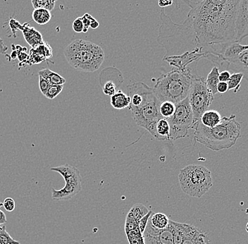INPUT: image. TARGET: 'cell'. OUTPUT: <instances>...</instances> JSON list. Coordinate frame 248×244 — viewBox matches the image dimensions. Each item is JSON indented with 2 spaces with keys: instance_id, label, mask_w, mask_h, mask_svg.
I'll list each match as a JSON object with an SVG mask.
<instances>
[{
  "instance_id": "33",
  "label": "cell",
  "mask_w": 248,
  "mask_h": 244,
  "mask_svg": "<svg viewBox=\"0 0 248 244\" xmlns=\"http://www.w3.org/2000/svg\"><path fill=\"white\" fill-rule=\"evenodd\" d=\"M15 201L13 198H7L4 199V203H3V207L4 209L7 211V212H12L15 211Z\"/></svg>"
},
{
  "instance_id": "36",
  "label": "cell",
  "mask_w": 248,
  "mask_h": 244,
  "mask_svg": "<svg viewBox=\"0 0 248 244\" xmlns=\"http://www.w3.org/2000/svg\"><path fill=\"white\" fill-rule=\"evenodd\" d=\"M228 91H229L228 83L219 81V83L217 85V92L221 93V94H224V93H226Z\"/></svg>"
},
{
  "instance_id": "11",
  "label": "cell",
  "mask_w": 248,
  "mask_h": 244,
  "mask_svg": "<svg viewBox=\"0 0 248 244\" xmlns=\"http://www.w3.org/2000/svg\"><path fill=\"white\" fill-rule=\"evenodd\" d=\"M248 37V0H240L235 21V41Z\"/></svg>"
},
{
  "instance_id": "30",
  "label": "cell",
  "mask_w": 248,
  "mask_h": 244,
  "mask_svg": "<svg viewBox=\"0 0 248 244\" xmlns=\"http://www.w3.org/2000/svg\"><path fill=\"white\" fill-rule=\"evenodd\" d=\"M152 214H153V212L150 211L146 215L144 216L142 218H141L140 220H139V229L142 234H143L144 231H145V229H146L147 224H148L149 220H150Z\"/></svg>"
},
{
  "instance_id": "41",
  "label": "cell",
  "mask_w": 248,
  "mask_h": 244,
  "mask_svg": "<svg viewBox=\"0 0 248 244\" xmlns=\"http://www.w3.org/2000/svg\"><path fill=\"white\" fill-rule=\"evenodd\" d=\"M1 206H3V203H1V202H0V208H1Z\"/></svg>"
},
{
  "instance_id": "32",
  "label": "cell",
  "mask_w": 248,
  "mask_h": 244,
  "mask_svg": "<svg viewBox=\"0 0 248 244\" xmlns=\"http://www.w3.org/2000/svg\"><path fill=\"white\" fill-rule=\"evenodd\" d=\"M72 28L73 30L75 31L76 33H83L85 28L81 20V17H78V18L74 20V22H73Z\"/></svg>"
},
{
  "instance_id": "4",
  "label": "cell",
  "mask_w": 248,
  "mask_h": 244,
  "mask_svg": "<svg viewBox=\"0 0 248 244\" xmlns=\"http://www.w3.org/2000/svg\"><path fill=\"white\" fill-rule=\"evenodd\" d=\"M197 74H193L191 68L185 71L173 69L156 79L153 89L161 102L170 101L176 104L188 96L192 79Z\"/></svg>"
},
{
  "instance_id": "22",
  "label": "cell",
  "mask_w": 248,
  "mask_h": 244,
  "mask_svg": "<svg viewBox=\"0 0 248 244\" xmlns=\"http://www.w3.org/2000/svg\"><path fill=\"white\" fill-rule=\"evenodd\" d=\"M148 208L144 205L141 203H137L135 204L134 206L132 207L131 209L130 210L128 214L131 216L132 217L139 222L141 218L146 215L149 212Z\"/></svg>"
},
{
  "instance_id": "16",
  "label": "cell",
  "mask_w": 248,
  "mask_h": 244,
  "mask_svg": "<svg viewBox=\"0 0 248 244\" xmlns=\"http://www.w3.org/2000/svg\"><path fill=\"white\" fill-rule=\"evenodd\" d=\"M221 119L222 117H221V114L216 110H208L205 113H203L200 121L204 127L213 128L220 124Z\"/></svg>"
},
{
  "instance_id": "21",
  "label": "cell",
  "mask_w": 248,
  "mask_h": 244,
  "mask_svg": "<svg viewBox=\"0 0 248 244\" xmlns=\"http://www.w3.org/2000/svg\"><path fill=\"white\" fill-rule=\"evenodd\" d=\"M150 222L155 228L157 229H164L169 226L170 219L165 214L158 212L153 214L150 217Z\"/></svg>"
},
{
  "instance_id": "9",
  "label": "cell",
  "mask_w": 248,
  "mask_h": 244,
  "mask_svg": "<svg viewBox=\"0 0 248 244\" xmlns=\"http://www.w3.org/2000/svg\"><path fill=\"white\" fill-rule=\"evenodd\" d=\"M170 126V141L184 138L193 125V114L188 97L176 104V110L170 117L167 119Z\"/></svg>"
},
{
  "instance_id": "15",
  "label": "cell",
  "mask_w": 248,
  "mask_h": 244,
  "mask_svg": "<svg viewBox=\"0 0 248 244\" xmlns=\"http://www.w3.org/2000/svg\"><path fill=\"white\" fill-rule=\"evenodd\" d=\"M110 102H111V106L116 110H124V109L129 107L131 98L128 95L119 90L111 96Z\"/></svg>"
},
{
  "instance_id": "38",
  "label": "cell",
  "mask_w": 248,
  "mask_h": 244,
  "mask_svg": "<svg viewBox=\"0 0 248 244\" xmlns=\"http://www.w3.org/2000/svg\"><path fill=\"white\" fill-rule=\"evenodd\" d=\"M7 220L6 214H4L2 211L0 210V225H4V224L7 223Z\"/></svg>"
},
{
  "instance_id": "42",
  "label": "cell",
  "mask_w": 248,
  "mask_h": 244,
  "mask_svg": "<svg viewBox=\"0 0 248 244\" xmlns=\"http://www.w3.org/2000/svg\"><path fill=\"white\" fill-rule=\"evenodd\" d=\"M246 50H247V49H248V45H247V46H246Z\"/></svg>"
},
{
  "instance_id": "17",
  "label": "cell",
  "mask_w": 248,
  "mask_h": 244,
  "mask_svg": "<svg viewBox=\"0 0 248 244\" xmlns=\"http://www.w3.org/2000/svg\"><path fill=\"white\" fill-rule=\"evenodd\" d=\"M38 74L40 77L46 79L51 85H64L66 81L64 78L49 69L40 70Z\"/></svg>"
},
{
  "instance_id": "25",
  "label": "cell",
  "mask_w": 248,
  "mask_h": 244,
  "mask_svg": "<svg viewBox=\"0 0 248 244\" xmlns=\"http://www.w3.org/2000/svg\"><path fill=\"white\" fill-rule=\"evenodd\" d=\"M129 244H145L143 234L140 232L139 228L125 233Z\"/></svg>"
},
{
  "instance_id": "35",
  "label": "cell",
  "mask_w": 248,
  "mask_h": 244,
  "mask_svg": "<svg viewBox=\"0 0 248 244\" xmlns=\"http://www.w3.org/2000/svg\"><path fill=\"white\" fill-rule=\"evenodd\" d=\"M230 71L228 70H224V71H221L219 73V76H218V79H219L220 82H226L227 83L229 81V79L231 77Z\"/></svg>"
},
{
  "instance_id": "14",
  "label": "cell",
  "mask_w": 248,
  "mask_h": 244,
  "mask_svg": "<svg viewBox=\"0 0 248 244\" xmlns=\"http://www.w3.org/2000/svg\"><path fill=\"white\" fill-rule=\"evenodd\" d=\"M22 26L23 29H21V30L22 31L25 40L32 48H37L44 43L43 35L36 29L31 27L29 25Z\"/></svg>"
},
{
  "instance_id": "23",
  "label": "cell",
  "mask_w": 248,
  "mask_h": 244,
  "mask_svg": "<svg viewBox=\"0 0 248 244\" xmlns=\"http://www.w3.org/2000/svg\"><path fill=\"white\" fill-rule=\"evenodd\" d=\"M176 104L170 101H164L159 105V113L164 119H168L174 113Z\"/></svg>"
},
{
  "instance_id": "40",
  "label": "cell",
  "mask_w": 248,
  "mask_h": 244,
  "mask_svg": "<svg viewBox=\"0 0 248 244\" xmlns=\"http://www.w3.org/2000/svg\"><path fill=\"white\" fill-rule=\"evenodd\" d=\"M246 231H247V232L248 233V222L247 225H246Z\"/></svg>"
},
{
  "instance_id": "29",
  "label": "cell",
  "mask_w": 248,
  "mask_h": 244,
  "mask_svg": "<svg viewBox=\"0 0 248 244\" xmlns=\"http://www.w3.org/2000/svg\"><path fill=\"white\" fill-rule=\"evenodd\" d=\"M102 91L106 96H113L116 92L115 83L112 81H107L102 87Z\"/></svg>"
},
{
  "instance_id": "20",
  "label": "cell",
  "mask_w": 248,
  "mask_h": 244,
  "mask_svg": "<svg viewBox=\"0 0 248 244\" xmlns=\"http://www.w3.org/2000/svg\"><path fill=\"white\" fill-rule=\"evenodd\" d=\"M52 18L51 12L46 9H34L32 14V18L38 25H46L49 23Z\"/></svg>"
},
{
  "instance_id": "24",
  "label": "cell",
  "mask_w": 248,
  "mask_h": 244,
  "mask_svg": "<svg viewBox=\"0 0 248 244\" xmlns=\"http://www.w3.org/2000/svg\"><path fill=\"white\" fill-rule=\"evenodd\" d=\"M243 79L242 73L234 72L231 75L230 79L227 82L229 91H233L234 93H237L240 91V84Z\"/></svg>"
},
{
  "instance_id": "31",
  "label": "cell",
  "mask_w": 248,
  "mask_h": 244,
  "mask_svg": "<svg viewBox=\"0 0 248 244\" xmlns=\"http://www.w3.org/2000/svg\"><path fill=\"white\" fill-rule=\"evenodd\" d=\"M50 85L51 84L46 79L39 76V88H40V91L43 93V96H46V92H47Z\"/></svg>"
},
{
  "instance_id": "3",
  "label": "cell",
  "mask_w": 248,
  "mask_h": 244,
  "mask_svg": "<svg viewBox=\"0 0 248 244\" xmlns=\"http://www.w3.org/2000/svg\"><path fill=\"white\" fill-rule=\"evenodd\" d=\"M192 129L195 130V141L210 150L220 151L235 146L240 136L241 125L235 115L232 114L222 117L220 124L213 128L204 127L199 120Z\"/></svg>"
},
{
  "instance_id": "27",
  "label": "cell",
  "mask_w": 248,
  "mask_h": 244,
  "mask_svg": "<svg viewBox=\"0 0 248 244\" xmlns=\"http://www.w3.org/2000/svg\"><path fill=\"white\" fill-rule=\"evenodd\" d=\"M0 244H21L11 237L10 234L7 232L5 225H1L0 226Z\"/></svg>"
},
{
  "instance_id": "2",
  "label": "cell",
  "mask_w": 248,
  "mask_h": 244,
  "mask_svg": "<svg viewBox=\"0 0 248 244\" xmlns=\"http://www.w3.org/2000/svg\"><path fill=\"white\" fill-rule=\"evenodd\" d=\"M127 91L131 98L128 108L135 122L158 140L156 127L158 121L163 118L159 113L162 102L158 99L154 89L142 82H136L127 86Z\"/></svg>"
},
{
  "instance_id": "37",
  "label": "cell",
  "mask_w": 248,
  "mask_h": 244,
  "mask_svg": "<svg viewBox=\"0 0 248 244\" xmlns=\"http://www.w3.org/2000/svg\"><path fill=\"white\" fill-rule=\"evenodd\" d=\"M173 4V0H159L158 4L159 7L162 8L170 7Z\"/></svg>"
},
{
  "instance_id": "18",
  "label": "cell",
  "mask_w": 248,
  "mask_h": 244,
  "mask_svg": "<svg viewBox=\"0 0 248 244\" xmlns=\"http://www.w3.org/2000/svg\"><path fill=\"white\" fill-rule=\"evenodd\" d=\"M218 76H219V69L217 66H215L211 70L210 72L207 75V79H205L207 88L210 90L214 96L218 93L217 92V85L219 83Z\"/></svg>"
},
{
  "instance_id": "19",
  "label": "cell",
  "mask_w": 248,
  "mask_h": 244,
  "mask_svg": "<svg viewBox=\"0 0 248 244\" xmlns=\"http://www.w3.org/2000/svg\"><path fill=\"white\" fill-rule=\"evenodd\" d=\"M156 133L159 141H170V126L167 119H159L156 124Z\"/></svg>"
},
{
  "instance_id": "28",
  "label": "cell",
  "mask_w": 248,
  "mask_h": 244,
  "mask_svg": "<svg viewBox=\"0 0 248 244\" xmlns=\"http://www.w3.org/2000/svg\"><path fill=\"white\" fill-rule=\"evenodd\" d=\"M63 85H51L46 92V97L49 99H53L63 91Z\"/></svg>"
},
{
  "instance_id": "34",
  "label": "cell",
  "mask_w": 248,
  "mask_h": 244,
  "mask_svg": "<svg viewBox=\"0 0 248 244\" xmlns=\"http://www.w3.org/2000/svg\"><path fill=\"white\" fill-rule=\"evenodd\" d=\"M93 19H94V18H93L92 16L88 13L85 14V15L81 17V20L82 21H83L85 28L83 33L88 32V29L91 27V23L92 22Z\"/></svg>"
},
{
  "instance_id": "6",
  "label": "cell",
  "mask_w": 248,
  "mask_h": 244,
  "mask_svg": "<svg viewBox=\"0 0 248 244\" xmlns=\"http://www.w3.org/2000/svg\"><path fill=\"white\" fill-rule=\"evenodd\" d=\"M178 181L182 191L195 198H201L213 186L210 171L200 164H190L181 169Z\"/></svg>"
},
{
  "instance_id": "5",
  "label": "cell",
  "mask_w": 248,
  "mask_h": 244,
  "mask_svg": "<svg viewBox=\"0 0 248 244\" xmlns=\"http://www.w3.org/2000/svg\"><path fill=\"white\" fill-rule=\"evenodd\" d=\"M63 54L73 68L85 72H94L100 69L105 56L98 45L82 39L71 42L65 48Z\"/></svg>"
},
{
  "instance_id": "26",
  "label": "cell",
  "mask_w": 248,
  "mask_h": 244,
  "mask_svg": "<svg viewBox=\"0 0 248 244\" xmlns=\"http://www.w3.org/2000/svg\"><path fill=\"white\" fill-rule=\"evenodd\" d=\"M34 9H46L52 12L55 7V1L53 0H31Z\"/></svg>"
},
{
  "instance_id": "8",
  "label": "cell",
  "mask_w": 248,
  "mask_h": 244,
  "mask_svg": "<svg viewBox=\"0 0 248 244\" xmlns=\"http://www.w3.org/2000/svg\"><path fill=\"white\" fill-rule=\"evenodd\" d=\"M50 170L61 175L65 181V186L60 190L52 188V198L54 200H69L82 190V177L77 167L65 164L51 168Z\"/></svg>"
},
{
  "instance_id": "1",
  "label": "cell",
  "mask_w": 248,
  "mask_h": 244,
  "mask_svg": "<svg viewBox=\"0 0 248 244\" xmlns=\"http://www.w3.org/2000/svg\"><path fill=\"white\" fill-rule=\"evenodd\" d=\"M190 11L173 34L178 54L201 49L209 61L218 59L220 48L235 41V21L240 0H184Z\"/></svg>"
},
{
  "instance_id": "43",
  "label": "cell",
  "mask_w": 248,
  "mask_h": 244,
  "mask_svg": "<svg viewBox=\"0 0 248 244\" xmlns=\"http://www.w3.org/2000/svg\"><path fill=\"white\" fill-rule=\"evenodd\" d=\"M53 1H55V2H56V1H58V0H53Z\"/></svg>"
},
{
  "instance_id": "39",
  "label": "cell",
  "mask_w": 248,
  "mask_h": 244,
  "mask_svg": "<svg viewBox=\"0 0 248 244\" xmlns=\"http://www.w3.org/2000/svg\"><path fill=\"white\" fill-rule=\"evenodd\" d=\"M99 26H100V23L95 18H94L91 23V27L90 28H91L92 29H97V28H99Z\"/></svg>"
},
{
  "instance_id": "12",
  "label": "cell",
  "mask_w": 248,
  "mask_h": 244,
  "mask_svg": "<svg viewBox=\"0 0 248 244\" xmlns=\"http://www.w3.org/2000/svg\"><path fill=\"white\" fill-rule=\"evenodd\" d=\"M181 244H210L208 236L199 228L186 224L185 234Z\"/></svg>"
},
{
  "instance_id": "13",
  "label": "cell",
  "mask_w": 248,
  "mask_h": 244,
  "mask_svg": "<svg viewBox=\"0 0 248 244\" xmlns=\"http://www.w3.org/2000/svg\"><path fill=\"white\" fill-rule=\"evenodd\" d=\"M228 71L242 73L248 81V49L242 52L236 58L226 64Z\"/></svg>"
},
{
  "instance_id": "10",
  "label": "cell",
  "mask_w": 248,
  "mask_h": 244,
  "mask_svg": "<svg viewBox=\"0 0 248 244\" xmlns=\"http://www.w3.org/2000/svg\"><path fill=\"white\" fill-rule=\"evenodd\" d=\"M143 237L145 244H175L170 224L166 229H157L151 225L149 220Z\"/></svg>"
},
{
  "instance_id": "7",
  "label": "cell",
  "mask_w": 248,
  "mask_h": 244,
  "mask_svg": "<svg viewBox=\"0 0 248 244\" xmlns=\"http://www.w3.org/2000/svg\"><path fill=\"white\" fill-rule=\"evenodd\" d=\"M187 97L193 112V127L201 119L203 113L209 110L215 98L212 92L207 88L205 79L198 75L192 79Z\"/></svg>"
}]
</instances>
